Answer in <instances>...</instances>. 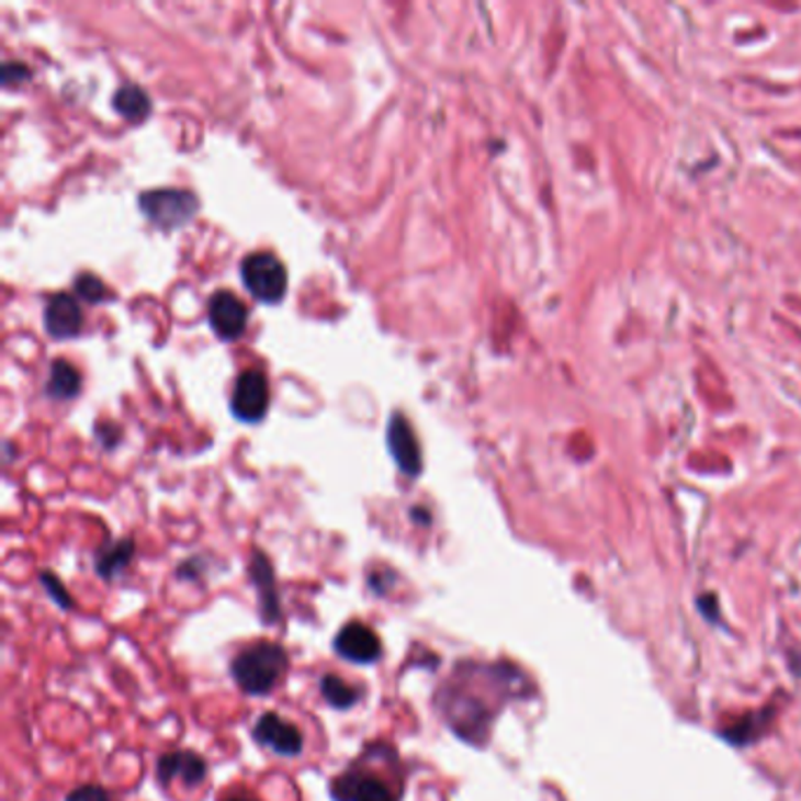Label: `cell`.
Segmentation results:
<instances>
[{
    "label": "cell",
    "mask_w": 801,
    "mask_h": 801,
    "mask_svg": "<svg viewBox=\"0 0 801 801\" xmlns=\"http://www.w3.org/2000/svg\"><path fill=\"white\" fill-rule=\"evenodd\" d=\"M219 801H257L249 792H228V794H222Z\"/></svg>",
    "instance_id": "obj_22"
},
{
    "label": "cell",
    "mask_w": 801,
    "mask_h": 801,
    "mask_svg": "<svg viewBox=\"0 0 801 801\" xmlns=\"http://www.w3.org/2000/svg\"><path fill=\"white\" fill-rule=\"evenodd\" d=\"M245 287L263 304H278L287 294V269L271 252H255L242 261Z\"/></svg>",
    "instance_id": "obj_3"
},
{
    "label": "cell",
    "mask_w": 801,
    "mask_h": 801,
    "mask_svg": "<svg viewBox=\"0 0 801 801\" xmlns=\"http://www.w3.org/2000/svg\"><path fill=\"white\" fill-rule=\"evenodd\" d=\"M64 801H111V794L102 786H80L66 794Z\"/></svg>",
    "instance_id": "obj_19"
},
{
    "label": "cell",
    "mask_w": 801,
    "mask_h": 801,
    "mask_svg": "<svg viewBox=\"0 0 801 801\" xmlns=\"http://www.w3.org/2000/svg\"><path fill=\"white\" fill-rule=\"evenodd\" d=\"M247 572H249V580H252V586L257 588L261 621L266 625L278 623L280 621V597H278V586H275V572H273V564L269 560V555L261 553V550H255Z\"/></svg>",
    "instance_id": "obj_9"
},
{
    "label": "cell",
    "mask_w": 801,
    "mask_h": 801,
    "mask_svg": "<svg viewBox=\"0 0 801 801\" xmlns=\"http://www.w3.org/2000/svg\"><path fill=\"white\" fill-rule=\"evenodd\" d=\"M200 572H203V562H200L198 557H193V560L183 562V564L179 566V569H177V576H179V578H195Z\"/></svg>",
    "instance_id": "obj_20"
},
{
    "label": "cell",
    "mask_w": 801,
    "mask_h": 801,
    "mask_svg": "<svg viewBox=\"0 0 801 801\" xmlns=\"http://www.w3.org/2000/svg\"><path fill=\"white\" fill-rule=\"evenodd\" d=\"M45 329L53 339H74L82 329V311L71 294H57L45 306Z\"/></svg>",
    "instance_id": "obj_12"
},
{
    "label": "cell",
    "mask_w": 801,
    "mask_h": 801,
    "mask_svg": "<svg viewBox=\"0 0 801 801\" xmlns=\"http://www.w3.org/2000/svg\"><path fill=\"white\" fill-rule=\"evenodd\" d=\"M76 292L80 298H86V302H92V304H99L106 296L104 282L90 273H82L76 278Z\"/></svg>",
    "instance_id": "obj_18"
},
{
    "label": "cell",
    "mask_w": 801,
    "mask_h": 801,
    "mask_svg": "<svg viewBox=\"0 0 801 801\" xmlns=\"http://www.w3.org/2000/svg\"><path fill=\"white\" fill-rule=\"evenodd\" d=\"M132 560H135V541L121 539V541L106 545L102 553L97 555L94 569H97L99 578L113 580L127 569V566L132 564Z\"/></svg>",
    "instance_id": "obj_13"
},
{
    "label": "cell",
    "mask_w": 801,
    "mask_h": 801,
    "mask_svg": "<svg viewBox=\"0 0 801 801\" xmlns=\"http://www.w3.org/2000/svg\"><path fill=\"white\" fill-rule=\"evenodd\" d=\"M414 517H416V520H419V522L428 524V512H421V510H411V520H414Z\"/></svg>",
    "instance_id": "obj_23"
},
{
    "label": "cell",
    "mask_w": 801,
    "mask_h": 801,
    "mask_svg": "<svg viewBox=\"0 0 801 801\" xmlns=\"http://www.w3.org/2000/svg\"><path fill=\"white\" fill-rule=\"evenodd\" d=\"M329 797L331 801H399V792L391 788L386 778L364 769L358 761L329 780Z\"/></svg>",
    "instance_id": "obj_2"
},
{
    "label": "cell",
    "mask_w": 801,
    "mask_h": 801,
    "mask_svg": "<svg viewBox=\"0 0 801 801\" xmlns=\"http://www.w3.org/2000/svg\"><path fill=\"white\" fill-rule=\"evenodd\" d=\"M41 583H43V588L47 590L49 599H53V602L59 609H64V611L74 609V599H71L69 590H66V586H64L61 578L57 574H53V572H41Z\"/></svg>",
    "instance_id": "obj_17"
},
{
    "label": "cell",
    "mask_w": 801,
    "mask_h": 801,
    "mask_svg": "<svg viewBox=\"0 0 801 801\" xmlns=\"http://www.w3.org/2000/svg\"><path fill=\"white\" fill-rule=\"evenodd\" d=\"M271 405V391H269V379L261 372L249 370L238 376L236 388H233L230 397V409L238 416L240 421L257 424L261 421L266 411Z\"/></svg>",
    "instance_id": "obj_7"
},
{
    "label": "cell",
    "mask_w": 801,
    "mask_h": 801,
    "mask_svg": "<svg viewBox=\"0 0 801 801\" xmlns=\"http://www.w3.org/2000/svg\"><path fill=\"white\" fill-rule=\"evenodd\" d=\"M16 74H29V71L24 69V66H20V64H8V66H5L3 76H5V82H8V86H10V82H14V80H24V78H20Z\"/></svg>",
    "instance_id": "obj_21"
},
{
    "label": "cell",
    "mask_w": 801,
    "mask_h": 801,
    "mask_svg": "<svg viewBox=\"0 0 801 801\" xmlns=\"http://www.w3.org/2000/svg\"><path fill=\"white\" fill-rule=\"evenodd\" d=\"M156 776L162 788L174 782H181L183 788H198L207 778V764L193 749H172L158 759Z\"/></svg>",
    "instance_id": "obj_8"
},
{
    "label": "cell",
    "mask_w": 801,
    "mask_h": 801,
    "mask_svg": "<svg viewBox=\"0 0 801 801\" xmlns=\"http://www.w3.org/2000/svg\"><path fill=\"white\" fill-rule=\"evenodd\" d=\"M320 693L334 710H350L360 700V691L350 687L339 675H325L320 679Z\"/></svg>",
    "instance_id": "obj_15"
},
{
    "label": "cell",
    "mask_w": 801,
    "mask_h": 801,
    "mask_svg": "<svg viewBox=\"0 0 801 801\" xmlns=\"http://www.w3.org/2000/svg\"><path fill=\"white\" fill-rule=\"evenodd\" d=\"M207 315L212 329L226 341L238 339L247 327V308L242 306L240 298L230 292H216L210 298Z\"/></svg>",
    "instance_id": "obj_11"
},
{
    "label": "cell",
    "mask_w": 801,
    "mask_h": 801,
    "mask_svg": "<svg viewBox=\"0 0 801 801\" xmlns=\"http://www.w3.org/2000/svg\"><path fill=\"white\" fill-rule=\"evenodd\" d=\"M113 104H115V109H119L121 115H125L127 121H144L148 115V111H151V102H148L146 92L137 86L121 88L119 92H115Z\"/></svg>",
    "instance_id": "obj_16"
},
{
    "label": "cell",
    "mask_w": 801,
    "mask_h": 801,
    "mask_svg": "<svg viewBox=\"0 0 801 801\" xmlns=\"http://www.w3.org/2000/svg\"><path fill=\"white\" fill-rule=\"evenodd\" d=\"M287 667H290L287 648L278 642L261 640L245 646L233 656L230 677L236 679L242 693L266 696L278 687L282 677L287 675Z\"/></svg>",
    "instance_id": "obj_1"
},
{
    "label": "cell",
    "mask_w": 801,
    "mask_h": 801,
    "mask_svg": "<svg viewBox=\"0 0 801 801\" xmlns=\"http://www.w3.org/2000/svg\"><path fill=\"white\" fill-rule=\"evenodd\" d=\"M388 449L395 463L399 465V471L409 477L421 475L424 469L421 447L403 414H393V419L388 424Z\"/></svg>",
    "instance_id": "obj_10"
},
{
    "label": "cell",
    "mask_w": 801,
    "mask_h": 801,
    "mask_svg": "<svg viewBox=\"0 0 801 801\" xmlns=\"http://www.w3.org/2000/svg\"><path fill=\"white\" fill-rule=\"evenodd\" d=\"M80 391V374L66 360H57L49 366L47 379V395L57 399H71Z\"/></svg>",
    "instance_id": "obj_14"
},
{
    "label": "cell",
    "mask_w": 801,
    "mask_h": 801,
    "mask_svg": "<svg viewBox=\"0 0 801 801\" xmlns=\"http://www.w3.org/2000/svg\"><path fill=\"white\" fill-rule=\"evenodd\" d=\"M334 654L353 665H372L383 656V642L374 628L362 621H350L334 638Z\"/></svg>",
    "instance_id": "obj_6"
},
{
    "label": "cell",
    "mask_w": 801,
    "mask_h": 801,
    "mask_svg": "<svg viewBox=\"0 0 801 801\" xmlns=\"http://www.w3.org/2000/svg\"><path fill=\"white\" fill-rule=\"evenodd\" d=\"M142 212L160 228H179L193 219L198 212V198L181 189H158L139 198Z\"/></svg>",
    "instance_id": "obj_4"
},
{
    "label": "cell",
    "mask_w": 801,
    "mask_h": 801,
    "mask_svg": "<svg viewBox=\"0 0 801 801\" xmlns=\"http://www.w3.org/2000/svg\"><path fill=\"white\" fill-rule=\"evenodd\" d=\"M252 736L259 745L269 747L278 757L294 759L304 753V736L290 720L278 712H263L257 717Z\"/></svg>",
    "instance_id": "obj_5"
}]
</instances>
